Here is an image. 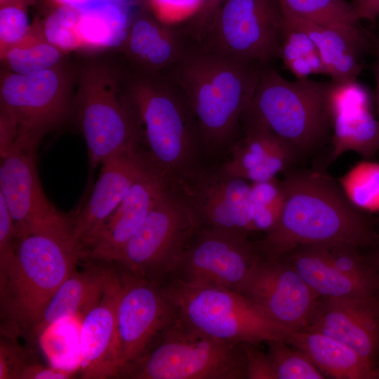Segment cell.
Here are the masks:
<instances>
[{"label": "cell", "mask_w": 379, "mask_h": 379, "mask_svg": "<svg viewBox=\"0 0 379 379\" xmlns=\"http://www.w3.org/2000/svg\"><path fill=\"white\" fill-rule=\"evenodd\" d=\"M283 13L321 25H359L361 20L346 0H279Z\"/></svg>", "instance_id": "31"}, {"label": "cell", "mask_w": 379, "mask_h": 379, "mask_svg": "<svg viewBox=\"0 0 379 379\" xmlns=\"http://www.w3.org/2000/svg\"><path fill=\"white\" fill-rule=\"evenodd\" d=\"M62 51L42 36L29 33L22 41L1 52L10 72L32 75L59 66Z\"/></svg>", "instance_id": "30"}, {"label": "cell", "mask_w": 379, "mask_h": 379, "mask_svg": "<svg viewBox=\"0 0 379 379\" xmlns=\"http://www.w3.org/2000/svg\"><path fill=\"white\" fill-rule=\"evenodd\" d=\"M117 2H99L80 11L79 30L83 48L122 46L131 20Z\"/></svg>", "instance_id": "27"}, {"label": "cell", "mask_w": 379, "mask_h": 379, "mask_svg": "<svg viewBox=\"0 0 379 379\" xmlns=\"http://www.w3.org/2000/svg\"><path fill=\"white\" fill-rule=\"evenodd\" d=\"M364 256L370 265L379 273V245L373 247V249Z\"/></svg>", "instance_id": "47"}, {"label": "cell", "mask_w": 379, "mask_h": 379, "mask_svg": "<svg viewBox=\"0 0 379 379\" xmlns=\"http://www.w3.org/2000/svg\"><path fill=\"white\" fill-rule=\"evenodd\" d=\"M201 0H148L154 15L167 23L184 21L199 8Z\"/></svg>", "instance_id": "41"}, {"label": "cell", "mask_w": 379, "mask_h": 379, "mask_svg": "<svg viewBox=\"0 0 379 379\" xmlns=\"http://www.w3.org/2000/svg\"><path fill=\"white\" fill-rule=\"evenodd\" d=\"M189 42L179 25L142 13L130 21L121 46L135 69L159 73L182 57Z\"/></svg>", "instance_id": "22"}, {"label": "cell", "mask_w": 379, "mask_h": 379, "mask_svg": "<svg viewBox=\"0 0 379 379\" xmlns=\"http://www.w3.org/2000/svg\"><path fill=\"white\" fill-rule=\"evenodd\" d=\"M59 6H69L79 10L85 9L95 4L99 3L97 0H54Z\"/></svg>", "instance_id": "46"}, {"label": "cell", "mask_w": 379, "mask_h": 379, "mask_svg": "<svg viewBox=\"0 0 379 379\" xmlns=\"http://www.w3.org/2000/svg\"><path fill=\"white\" fill-rule=\"evenodd\" d=\"M277 379H324L326 376L302 350L284 340L266 342Z\"/></svg>", "instance_id": "33"}, {"label": "cell", "mask_w": 379, "mask_h": 379, "mask_svg": "<svg viewBox=\"0 0 379 379\" xmlns=\"http://www.w3.org/2000/svg\"><path fill=\"white\" fill-rule=\"evenodd\" d=\"M279 258L292 265L319 298L376 293L378 285L338 271L323 258L314 245L298 246Z\"/></svg>", "instance_id": "26"}, {"label": "cell", "mask_w": 379, "mask_h": 379, "mask_svg": "<svg viewBox=\"0 0 379 379\" xmlns=\"http://www.w3.org/2000/svg\"><path fill=\"white\" fill-rule=\"evenodd\" d=\"M200 227L184 190L172 185L113 262L161 285L173 275L185 249Z\"/></svg>", "instance_id": "9"}, {"label": "cell", "mask_w": 379, "mask_h": 379, "mask_svg": "<svg viewBox=\"0 0 379 379\" xmlns=\"http://www.w3.org/2000/svg\"><path fill=\"white\" fill-rule=\"evenodd\" d=\"M80 260L70 240L44 234L19 239L0 278L1 334L31 338L51 298Z\"/></svg>", "instance_id": "4"}, {"label": "cell", "mask_w": 379, "mask_h": 379, "mask_svg": "<svg viewBox=\"0 0 379 379\" xmlns=\"http://www.w3.org/2000/svg\"><path fill=\"white\" fill-rule=\"evenodd\" d=\"M12 1H13V0H1V4H6V3H8V2H11Z\"/></svg>", "instance_id": "52"}, {"label": "cell", "mask_w": 379, "mask_h": 379, "mask_svg": "<svg viewBox=\"0 0 379 379\" xmlns=\"http://www.w3.org/2000/svg\"><path fill=\"white\" fill-rule=\"evenodd\" d=\"M246 359L247 379H277L268 353L258 348V345L243 343Z\"/></svg>", "instance_id": "43"}, {"label": "cell", "mask_w": 379, "mask_h": 379, "mask_svg": "<svg viewBox=\"0 0 379 379\" xmlns=\"http://www.w3.org/2000/svg\"><path fill=\"white\" fill-rule=\"evenodd\" d=\"M281 182L284 203L279 220L262 239L253 241L260 255L279 258L306 245L342 243L359 248L379 245L370 223L328 176L295 172Z\"/></svg>", "instance_id": "2"}, {"label": "cell", "mask_w": 379, "mask_h": 379, "mask_svg": "<svg viewBox=\"0 0 379 379\" xmlns=\"http://www.w3.org/2000/svg\"><path fill=\"white\" fill-rule=\"evenodd\" d=\"M328 106L332 119L336 116L369 108L367 92L356 80L331 81Z\"/></svg>", "instance_id": "37"}, {"label": "cell", "mask_w": 379, "mask_h": 379, "mask_svg": "<svg viewBox=\"0 0 379 379\" xmlns=\"http://www.w3.org/2000/svg\"><path fill=\"white\" fill-rule=\"evenodd\" d=\"M279 58L298 79H307L313 74H326V68L312 38L284 16Z\"/></svg>", "instance_id": "29"}, {"label": "cell", "mask_w": 379, "mask_h": 379, "mask_svg": "<svg viewBox=\"0 0 379 379\" xmlns=\"http://www.w3.org/2000/svg\"><path fill=\"white\" fill-rule=\"evenodd\" d=\"M116 270L102 296L83 317L80 328L81 377L119 378L117 310L122 288L121 271Z\"/></svg>", "instance_id": "20"}, {"label": "cell", "mask_w": 379, "mask_h": 379, "mask_svg": "<svg viewBox=\"0 0 379 379\" xmlns=\"http://www.w3.org/2000/svg\"><path fill=\"white\" fill-rule=\"evenodd\" d=\"M147 168L135 154H118L101 164L91 193L67 215L72 241L79 255Z\"/></svg>", "instance_id": "18"}, {"label": "cell", "mask_w": 379, "mask_h": 379, "mask_svg": "<svg viewBox=\"0 0 379 379\" xmlns=\"http://www.w3.org/2000/svg\"><path fill=\"white\" fill-rule=\"evenodd\" d=\"M352 4L361 20H373L379 16V0H354Z\"/></svg>", "instance_id": "45"}, {"label": "cell", "mask_w": 379, "mask_h": 379, "mask_svg": "<svg viewBox=\"0 0 379 379\" xmlns=\"http://www.w3.org/2000/svg\"><path fill=\"white\" fill-rule=\"evenodd\" d=\"M258 256L247 235L200 227L168 280L238 292Z\"/></svg>", "instance_id": "13"}, {"label": "cell", "mask_w": 379, "mask_h": 379, "mask_svg": "<svg viewBox=\"0 0 379 379\" xmlns=\"http://www.w3.org/2000/svg\"><path fill=\"white\" fill-rule=\"evenodd\" d=\"M284 13L279 0H226L200 43L259 66L279 58Z\"/></svg>", "instance_id": "11"}, {"label": "cell", "mask_w": 379, "mask_h": 379, "mask_svg": "<svg viewBox=\"0 0 379 379\" xmlns=\"http://www.w3.org/2000/svg\"><path fill=\"white\" fill-rule=\"evenodd\" d=\"M253 190V232L271 231L281 216L284 193L281 181L277 179L252 183Z\"/></svg>", "instance_id": "34"}, {"label": "cell", "mask_w": 379, "mask_h": 379, "mask_svg": "<svg viewBox=\"0 0 379 379\" xmlns=\"http://www.w3.org/2000/svg\"><path fill=\"white\" fill-rule=\"evenodd\" d=\"M201 227L248 235L253 232L252 183L218 168H203L181 186Z\"/></svg>", "instance_id": "16"}, {"label": "cell", "mask_w": 379, "mask_h": 379, "mask_svg": "<svg viewBox=\"0 0 379 379\" xmlns=\"http://www.w3.org/2000/svg\"><path fill=\"white\" fill-rule=\"evenodd\" d=\"M160 286L180 319L213 338L258 345L274 339L286 341L291 333L237 291L175 279Z\"/></svg>", "instance_id": "7"}, {"label": "cell", "mask_w": 379, "mask_h": 379, "mask_svg": "<svg viewBox=\"0 0 379 379\" xmlns=\"http://www.w3.org/2000/svg\"><path fill=\"white\" fill-rule=\"evenodd\" d=\"M284 16L310 35L333 81L357 79L364 67L361 57L373 44L370 33L360 25H321Z\"/></svg>", "instance_id": "23"}, {"label": "cell", "mask_w": 379, "mask_h": 379, "mask_svg": "<svg viewBox=\"0 0 379 379\" xmlns=\"http://www.w3.org/2000/svg\"><path fill=\"white\" fill-rule=\"evenodd\" d=\"M30 32L28 15L22 6L12 2L1 4V52L22 41Z\"/></svg>", "instance_id": "38"}, {"label": "cell", "mask_w": 379, "mask_h": 379, "mask_svg": "<svg viewBox=\"0 0 379 379\" xmlns=\"http://www.w3.org/2000/svg\"><path fill=\"white\" fill-rule=\"evenodd\" d=\"M121 94L136 133V155L149 168L182 186L205 167L197 119L168 75L135 69L122 77Z\"/></svg>", "instance_id": "1"}, {"label": "cell", "mask_w": 379, "mask_h": 379, "mask_svg": "<svg viewBox=\"0 0 379 379\" xmlns=\"http://www.w3.org/2000/svg\"><path fill=\"white\" fill-rule=\"evenodd\" d=\"M98 2H102V1H120L121 0H97Z\"/></svg>", "instance_id": "51"}, {"label": "cell", "mask_w": 379, "mask_h": 379, "mask_svg": "<svg viewBox=\"0 0 379 379\" xmlns=\"http://www.w3.org/2000/svg\"><path fill=\"white\" fill-rule=\"evenodd\" d=\"M175 183L147 168L81 253V258L114 262L164 192Z\"/></svg>", "instance_id": "19"}, {"label": "cell", "mask_w": 379, "mask_h": 379, "mask_svg": "<svg viewBox=\"0 0 379 379\" xmlns=\"http://www.w3.org/2000/svg\"><path fill=\"white\" fill-rule=\"evenodd\" d=\"M238 292L290 332L306 328L320 298L285 260L260 254Z\"/></svg>", "instance_id": "15"}, {"label": "cell", "mask_w": 379, "mask_h": 379, "mask_svg": "<svg viewBox=\"0 0 379 379\" xmlns=\"http://www.w3.org/2000/svg\"><path fill=\"white\" fill-rule=\"evenodd\" d=\"M37 148L17 142L0 156V198L12 218L18 239L44 234L72 242L67 215L48 200L41 185Z\"/></svg>", "instance_id": "12"}, {"label": "cell", "mask_w": 379, "mask_h": 379, "mask_svg": "<svg viewBox=\"0 0 379 379\" xmlns=\"http://www.w3.org/2000/svg\"><path fill=\"white\" fill-rule=\"evenodd\" d=\"M347 199L357 209L379 211V164H357L339 180Z\"/></svg>", "instance_id": "32"}, {"label": "cell", "mask_w": 379, "mask_h": 379, "mask_svg": "<svg viewBox=\"0 0 379 379\" xmlns=\"http://www.w3.org/2000/svg\"><path fill=\"white\" fill-rule=\"evenodd\" d=\"M82 271L76 268L62 283L46 307L34 328L31 339H36L45 328L58 320L77 315L84 316L102 296L116 270V263L89 258Z\"/></svg>", "instance_id": "24"}, {"label": "cell", "mask_w": 379, "mask_h": 379, "mask_svg": "<svg viewBox=\"0 0 379 379\" xmlns=\"http://www.w3.org/2000/svg\"><path fill=\"white\" fill-rule=\"evenodd\" d=\"M375 379H379V365L375 368Z\"/></svg>", "instance_id": "49"}, {"label": "cell", "mask_w": 379, "mask_h": 379, "mask_svg": "<svg viewBox=\"0 0 379 379\" xmlns=\"http://www.w3.org/2000/svg\"><path fill=\"white\" fill-rule=\"evenodd\" d=\"M323 258L338 271L359 280L378 285L379 273L367 262L359 248L348 244H315Z\"/></svg>", "instance_id": "35"}, {"label": "cell", "mask_w": 379, "mask_h": 379, "mask_svg": "<svg viewBox=\"0 0 379 379\" xmlns=\"http://www.w3.org/2000/svg\"><path fill=\"white\" fill-rule=\"evenodd\" d=\"M371 39L373 41V46L375 48L376 55H377V61L375 66V76H376V86L379 88V39H378L375 36L371 35Z\"/></svg>", "instance_id": "48"}, {"label": "cell", "mask_w": 379, "mask_h": 379, "mask_svg": "<svg viewBox=\"0 0 379 379\" xmlns=\"http://www.w3.org/2000/svg\"><path fill=\"white\" fill-rule=\"evenodd\" d=\"M286 342L304 352L325 375L335 379H375V368L352 347L321 332L299 330Z\"/></svg>", "instance_id": "25"}, {"label": "cell", "mask_w": 379, "mask_h": 379, "mask_svg": "<svg viewBox=\"0 0 379 379\" xmlns=\"http://www.w3.org/2000/svg\"><path fill=\"white\" fill-rule=\"evenodd\" d=\"M80 17V10L60 5L45 20L41 34L62 52L83 48L79 30Z\"/></svg>", "instance_id": "36"}, {"label": "cell", "mask_w": 379, "mask_h": 379, "mask_svg": "<svg viewBox=\"0 0 379 379\" xmlns=\"http://www.w3.org/2000/svg\"><path fill=\"white\" fill-rule=\"evenodd\" d=\"M73 372L55 366H46L33 360L20 374L19 379H67Z\"/></svg>", "instance_id": "44"}, {"label": "cell", "mask_w": 379, "mask_h": 379, "mask_svg": "<svg viewBox=\"0 0 379 379\" xmlns=\"http://www.w3.org/2000/svg\"><path fill=\"white\" fill-rule=\"evenodd\" d=\"M121 74L112 67L91 63L81 71L74 102L91 168L121 154H135L134 125L121 94Z\"/></svg>", "instance_id": "10"}, {"label": "cell", "mask_w": 379, "mask_h": 379, "mask_svg": "<svg viewBox=\"0 0 379 379\" xmlns=\"http://www.w3.org/2000/svg\"><path fill=\"white\" fill-rule=\"evenodd\" d=\"M376 294H377V295H378V298H379V284H378V288H377Z\"/></svg>", "instance_id": "53"}, {"label": "cell", "mask_w": 379, "mask_h": 379, "mask_svg": "<svg viewBox=\"0 0 379 379\" xmlns=\"http://www.w3.org/2000/svg\"><path fill=\"white\" fill-rule=\"evenodd\" d=\"M262 67L190 40L182 57L164 72L187 97L206 154L217 157L239 138Z\"/></svg>", "instance_id": "3"}, {"label": "cell", "mask_w": 379, "mask_h": 379, "mask_svg": "<svg viewBox=\"0 0 379 379\" xmlns=\"http://www.w3.org/2000/svg\"><path fill=\"white\" fill-rule=\"evenodd\" d=\"M244 134L229 150V158L220 166L227 173L251 183L276 179L298 154L288 144L265 128L241 121Z\"/></svg>", "instance_id": "21"}, {"label": "cell", "mask_w": 379, "mask_h": 379, "mask_svg": "<svg viewBox=\"0 0 379 379\" xmlns=\"http://www.w3.org/2000/svg\"><path fill=\"white\" fill-rule=\"evenodd\" d=\"M226 0H201L198 10L179 25L186 37L201 43L211 29L218 13Z\"/></svg>", "instance_id": "39"}, {"label": "cell", "mask_w": 379, "mask_h": 379, "mask_svg": "<svg viewBox=\"0 0 379 379\" xmlns=\"http://www.w3.org/2000/svg\"><path fill=\"white\" fill-rule=\"evenodd\" d=\"M132 379H247L243 343L222 341L178 317L147 351L124 366Z\"/></svg>", "instance_id": "6"}, {"label": "cell", "mask_w": 379, "mask_h": 379, "mask_svg": "<svg viewBox=\"0 0 379 379\" xmlns=\"http://www.w3.org/2000/svg\"><path fill=\"white\" fill-rule=\"evenodd\" d=\"M331 128L334 159L349 151L368 157L379 149V120L370 108L333 117Z\"/></svg>", "instance_id": "28"}, {"label": "cell", "mask_w": 379, "mask_h": 379, "mask_svg": "<svg viewBox=\"0 0 379 379\" xmlns=\"http://www.w3.org/2000/svg\"><path fill=\"white\" fill-rule=\"evenodd\" d=\"M330 84L309 78L289 81L268 65L262 66L241 122L265 128L298 156L307 152L320 144L332 127L328 106Z\"/></svg>", "instance_id": "5"}, {"label": "cell", "mask_w": 379, "mask_h": 379, "mask_svg": "<svg viewBox=\"0 0 379 379\" xmlns=\"http://www.w3.org/2000/svg\"><path fill=\"white\" fill-rule=\"evenodd\" d=\"M377 101H378V112H379V88H377Z\"/></svg>", "instance_id": "50"}, {"label": "cell", "mask_w": 379, "mask_h": 379, "mask_svg": "<svg viewBox=\"0 0 379 379\" xmlns=\"http://www.w3.org/2000/svg\"><path fill=\"white\" fill-rule=\"evenodd\" d=\"M15 338L1 334L0 379H19L22 371L34 360Z\"/></svg>", "instance_id": "40"}, {"label": "cell", "mask_w": 379, "mask_h": 379, "mask_svg": "<svg viewBox=\"0 0 379 379\" xmlns=\"http://www.w3.org/2000/svg\"><path fill=\"white\" fill-rule=\"evenodd\" d=\"M306 330L347 345L375 368L379 357V298L376 293L320 298Z\"/></svg>", "instance_id": "17"}, {"label": "cell", "mask_w": 379, "mask_h": 379, "mask_svg": "<svg viewBox=\"0 0 379 379\" xmlns=\"http://www.w3.org/2000/svg\"><path fill=\"white\" fill-rule=\"evenodd\" d=\"M18 241L12 218L0 198V278L5 274L15 255Z\"/></svg>", "instance_id": "42"}, {"label": "cell", "mask_w": 379, "mask_h": 379, "mask_svg": "<svg viewBox=\"0 0 379 379\" xmlns=\"http://www.w3.org/2000/svg\"><path fill=\"white\" fill-rule=\"evenodd\" d=\"M0 101V155L16 142L39 146L74 109L70 77L59 66L32 75L4 74Z\"/></svg>", "instance_id": "8"}, {"label": "cell", "mask_w": 379, "mask_h": 379, "mask_svg": "<svg viewBox=\"0 0 379 379\" xmlns=\"http://www.w3.org/2000/svg\"><path fill=\"white\" fill-rule=\"evenodd\" d=\"M119 267L122 281L117 310L120 373L147 351L175 321L177 314L160 285Z\"/></svg>", "instance_id": "14"}]
</instances>
